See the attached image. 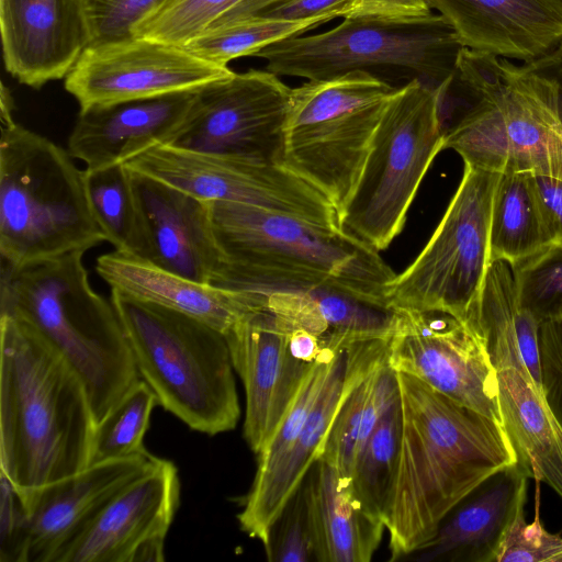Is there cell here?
Returning a JSON list of instances; mask_svg holds the SVG:
<instances>
[{"instance_id": "7402d4cb", "label": "cell", "mask_w": 562, "mask_h": 562, "mask_svg": "<svg viewBox=\"0 0 562 562\" xmlns=\"http://www.w3.org/2000/svg\"><path fill=\"white\" fill-rule=\"evenodd\" d=\"M528 479L519 461L492 474L447 514L412 559L498 562L513 525L525 513Z\"/></svg>"}, {"instance_id": "d6986e66", "label": "cell", "mask_w": 562, "mask_h": 562, "mask_svg": "<svg viewBox=\"0 0 562 562\" xmlns=\"http://www.w3.org/2000/svg\"><path fill=\"white\" fill-rule=\"evenodd\" d=\"M156 459L147 451L91 464L20 495L29 514L27 562H57L103 507L151 468Z\"/></svg>"}, {"instance_id": "5b68a950", "label": "cell", "mask_w": 562, "mask_h": 562, "mask_svg": "<svg viewBox=\"0 0 562 562\" xmlns=\"http://www.w3.org/2000/svg\"><path fill=\"white\" fill-rule=\"evenodd\" d=\"M454 79L475 102L445 131L443 149L479 169L562 179V120L552 78L463 47Z\"/></svg>"}, {"instance_id": "ee69618b", "label": "cell", "mask_w": 562, "mask_h": 562, "mask_svg": "<svg viewBox=\"0 0 562 562\" xmlns=\"http://www.w3.org/2000/svg\"><path fill=\"white\" fill-rule=\"evenodd\" d=\"M428 0H350L341 18L413 20L430 15Z\"/></svg>"}, {"instance_id": "44dd1931", "label": "cell", "mask_w": 562, "mask_h": 562, "mask_svg": "<svg viewBox=\"0 0 562 562\" xmlns=\"http://www.w3.org/2000/svg\"><path fill=\"white\" fill-rule=\"evenodd\" d=\"M7 71L34 89L66 78L88 46L78 0H0Z\"/></svg>"}, {"instance_id": "603a6c76", "label": "cell", "mask_w": 562, "mask_h": 562, "mask_svg": "<svg viewBox=\"0 0 562 562\" xmlns=\"http://www.w3.org/2000/svg\"><path fill=\"white\" fill-rule=\"evenodd\" d=\"M462 46L525 63L562 42V0H428Z\"/></svg>"}, {"instance_id": "ba28073f", "label": "cell", "mask_w": 562, "mask_h": 562, "mask_svg": "<svg viewBox=\"0 0 562 562\" xmlns=\"http://www.w3.org/2000/svg\"><path fill=\"white\" fill-rule=\"evenodd\" d=\"M464 46L439 14L413 20L346 18L336 27L315 35H296L271 44L255 57L277 76L329 79L349 71L418 80L447 93Z\"/></svg>"}, {"instance_id": "e0dca14e", "label": "cell", "mask_w": 562, "mask_h": 562, "mask_svg": "<svg viewBox=\"0 0 562 562\" xmlns=\"http://www.w3.org/2000/svg\"><path fill=\"white\" fill-rule=\"evenodd\" d=\"M389 338L342 345L334 359L325 385L304 425L285 450L272 462L257 465L252 485L237 518L243 531L269 542L272 525L325 450L333 422L353 386L386 358Z\"/></svg>"}, {"instance_id": "30bf717a", "label": "cell", "mask_w": 562, "mask_h": 562, "mask_svg": "<svg viewBox=\"0 0 562 562\" xmlns=\"http://www.w3.org/2000/svg\"><path fill=\"white\" fill-rule=\"evenodd\" d=\"M443 95L418 80L396 89L339 214L342 229L378 251L402 232L423 178L443 149Z\"/></svg>"}, {"instance_id": "7bdbcfd3", "label": "cell", "mask_w": 562, "mask_h": 562, "mask_svg": "<svg viewBox=\"0 0 562 562\" xmlns=\"http://www.w3.org/2000/svg\"><path fill=\"white\" fill-rule=\"evenodd\" d=\"M350 0H284L254 16L326 23L342 15ZM251 18V16H250Z\"/></svg>"}, {"instance_id": "6da1fadb", "label": "cell", "mask_w": 562, "mask_h": 562, "mask_svg": "<svg viewBox=\"0 0 562 562\" xmlns=\"http://www.w3.org/2000/svg\"><path fill=\"white\" fill-rule=\"evenodd\" d=\"M396 373L402 436L384 515L392 560L407 558L422 548L462 498L518 461L503 425L417 378Z\"/></svg>"}, {"instance_id": "bcb514c9", "label": "cell", "mask_w": 562, "mask_h": 562, "mask_svg": "<svg viewBox=\"0 0 562 562\" xmlns=\"http://www.w3.org/2000/svg\"><path fill=\"white\" fill-rule=\"evenodd\" d=\"M13 99L9 89L1 85V122L13 121L12 117Z\"/></svg>"}, {"instance_id": "f1b7e54d", "label": "cell", "mask_w": 562, "mask_h": 562, "mask_svg": "<svg viewBox=\"0 0 562 562\" xmlns=\"http://www.w3.org/2000/svg\"><path fill=\"white\" fill-rule=\"evenodd\" d=\"M504 427L529 479L562 498V427L531 379L516 369L497 371Z\"/></svg>"}, {"instance_id": "277c9868", "label": "cell", "mask_w": 562, "mask_h": 562, "mask_svg": "<svg viewBox=\"0 0 562 562\" xmlns=\"http://www.w3.org/2000/svg\"><path fill=\"white\" fill-rule=\"evenodd\" d=\"M83 254L19 269L1 265V314L26 323L66 357L98 424L140 376L111 300L90 285Z\"/></svg>"}, {"instance_id": "8fae6325", "label": "cell", "mask_w": 562, "mask_h": 562, "mask_svg": "<svg viewBox=\"0 0 562 562\" xmlns=\"http://www.w3.org/2000/svg\"><path fill=\"white\" fill-rule=\"evenodd\" d=\"M501 173L464 164L441 221L416 259L390 281L393 308L447 313L464 321L490 260V221Z\"/></svg>"}, {"instance_id": "2e32d148", "label": "cell", "mask_w": 562, "mask_h": 562, "mask_svg": "<svg viewBox=\"0 0 562 562\" xmlns=\"http://www.w3.org/2000/svg\"><path fill=\"white\" fill-rule=\"evenodd\" d=\"M233 72L182 45L134 36L87 46L66 76L65 88L82 110L195 91Z\"/></svg>"}, {"instance_id": "3957f363", "label": "cell", "mask_w": 562, "mask_h": 562, "mask_svg": "<svg viewBox=\"0 0 562 562\" xmlns=\"http://www.w3.org/2000/svg\"><path fill=\"white\" fill-rule=\"evenodd\" d=\"M209 212L222 257L212 285L260 293L335 285L389 305L395 273L353 234L236 202L209 201Z\"/></svg>"}, {"instance_id": "ffe728a7", "label": "cell", "mask_w": 562, "mask_h": 562, "mask_svg": "<svg viewBox=\"0 0 562 562\" xmlns=\"http://www.w3.org/2000/svg\"><path fill=\"white\" fill-rule=\"evenodd\" d=\"M128 170L147 244L146 260L213 284L222 257L212 232L209 201Z\"/></svg>"}, {"instance_id": "d590c367", "label": "cell", "mask_w": 562, "mask_h": 562, "mask_svg": "<svg viewBox=\"0 0 562 562\" xmlns=\"http://www.w3.org/2000/svg\"><path fill=\"white\" fill-rule=\"evenodd\" d=\"M512 267L519 304L541 324L562 318V243Z\"/></svg>"}, {"instance_id": "4316f807", "label": "cell", "mask_w": 562, "mask_h": 562, "mask_svg": "<svg viewBox=\"0 0 562 562\" xmlns=\"http://www.w3.org/2000/svg\"><path fill=\"white\" fill-rule=\"evenodd\" d=\"M484 347L496 371L516 369L542 395L540 324L519 304L512 267L492 261L476 300L463 321Z\"/></svg>"}, {"instance_id": "7dc6e473", "label": "cell", "mask_w": 562, "mask_h": 562, "mask_svg": "<svg viewBox=\"0 0 562 562\" xmlns=\"http://www.w3.org/2000/svg\"><path fill=\"white\" fill-rule=\"evenodd\" d=\"M555 49L562 54V42L555 47Z\"/></svg>"}, {"instance_id": "8d00e7d4", "label": "cell", "mask_w": 562, "mask_h": 562, "mask_svg": "<svg viewBox=\"0 0 562 562\" xmlns=\"http://www.w3.org/2000/svg\"><path fill=\"white\" fill-rule=\"evenodd\" d=\"M243 0H170L140 23L134 36L186 45Z\"/></svg>"}, {"instance_id": "74e56055", "label": "cell", "mask_w": 562, "mask_h": 562, "mask_svg": "<svg viewBox=\"0 0 562 562\" xmlns=\"http://www.w3.org/2000/svg\"><path fill=\"white\" fill-rule=\"evenodd\" d=\"M85 16L88 46L134 37L137 26L170 0H78Z\"/></svg>"}, {"instance_id": "e575fe53", "label": "cell", "mask_w": 562, "mask_h": 562, "mask_svg": "<svg viewBox=\"0 0 562 562\" xmlns=\"http://www.w3.org/2000/svg\"><path fill=\"white\" fill-rule=\"evenodd\" d=\"M156 404V394L139 379L95 424L89 465L147 452L143 441Z\"/></svg>"}, {"instance_id": "9c48e42d", "label": "cell", "mask_w": 562, "mask_h": 562, "mask_svg": "<svg viewBox=\"0 0 562 562\" xmlns=\"http://www.w3.org/2000/svg\"><path fill=\"white\" fill-rule=\"evenodd\" d=\"M397 88L357 70L292 89L280 165L325 194L340 214Z\"/></svg>"}, {"instance_id": "f6af8a7d", "label": "cell", "mask_w": 562, "mask_h": 562, "mask_svg": "<svg viewBox=\"0 0 562 562\" xmlns=\"http://www.w3.org/2000/svg\"><path fill=\"white\" fill-rule=\"evenodd\" d=\"M535 177L554 243H562V179Z\"/></svg>"}, {"instance_id": "7c38bea8", "label": "cell", "mask_w": 562, "mask_h": 562, "mask_svg": "<svg viewBox=\"0 0 562 562\" xmlns=\"http://www.w3.org/2000/svg\"><path fill=\"white\" fill-rule=\"evenodd\" d=\"M204 201H227L288 213L341 228L333 202L277 162L156 145L124 164Z\"/></svg>"}, {"instance_id": "4fadbf2b", "label": "cell", "mask_w": 562, "mask_h": 562, "mask_svg": "<svg viewBox=\"0 0 562 562\" xmlns=\"http://www.w3.org/2000/svg\"><path fill=\"white\" fill-rule=\"evenodd\" d=\"M224 335L245 390L243 436L258 454L278 431L330 342L294 326L266 303L246 313Z\"/></svg>"}, {"instance_id": "52a82bcc", "label": "cell", "mask_w": 562, "mask_h": 562, "mask_svg": "<svg viewBox=\"0 0 562 562\" xmlns=\"http://www.w3.org/2000/svg\"><path fill=\"white\" fill-rule=\"evenodd\" d=\"M110 300L138 374L158 404L195 431L233 430L240 405L225 335L191 315L113 289Z\"/></svg>"}, {"instance_id": "7a4b0ae2", "label": "cell", "mask_w": 562, "mask_h": 562, "mask_svg": "<svg viewBox=\"0 0 562 562\" xmlns=\"http://www.w3.org/2000/svg\"><path fill=\"white\" fill-rule=\"evenodd\" d=\"M95 422L80 375L26 323L0 316V472L20 495L89 465Z\"/></svg>"}, {"instance_id": "b9f144b4", "label": "cell", "mask_w": 562, "mask_h": 562, "mask_svg": "<svg viewBox=\"0 0 562 562\" xmlns=\"http://www.w3.org/2000/svg\"><path fill=\"white\" fill-rule=\"evenodd\" d=\"M538 341L542 396L562 427V318L541 323Z\"/></svg>"}, {"instance_id": "ac0fdd59", "label": "cell", "mask_w": 562, "mask_h": 562, "mask_svg": "<svg viewBox=\"0 0 562 562\" xmlns=\"http://www.w3.org/2000/svg\"><path fill=\"white\" fill-rule=\"evenodd\" d=\"M179 497L177 467L157 458L103 507L57 562L164 561L165 539Z\"/></svg>"}, {"instance_id": "9a60e30c", "label": "cell", "mask_w": 562, "mask_h": 562, "mask_svg": "<svg viewBox=\"0 0 562 562\" xmlns=\"http://www.w3.org/2000/svg\"><path fill=\"white\" fill-rule=\"evenodd\" d=\"M394 310L390 367L504 426L497 371L469 326L447 313Z\"/></svg>"}, {"instance_id": "1f68e13d", "label": "cell", "mask_w": 562, "mask_h": 562, "mask_svg": "<svg viewBox=\"0 0 562 562\" xmlns=\"http://www.w3.org/2000/svg\"><path fill=\"white\" fill-rule=\"evenodd\" d=\"M94 217L115 250L146 260L147 244L130 170L124 164L85 169Z\"/></svg>"}, {"instance_id": "60d3db41", "label": "cell", "mask_w": 562, "mask_h": 562, "mask_svg": "<svg viewBox=\"0 0 562 562\" xmlns=\"http://www.w3.org/2000/svg\"><path fill=\"white\" fill-rule=\"evenodd\" d=\"M27 509L12 482L0 472V562H27Z\"/></svg>"}, {"instance_id": "8992f818", "label": "cell", "mask_w": 562, "mask_h": 562, "mask_svg": "<svg viewBox=\"0 0 562 562\" xmlns=\"http://www.w3.org/2000/svg\"><path fill=\"white\" fill-rule=\"evenodd\" d=\"M102 241L85 170L68 149L14 121L1 122V265L19 269Z\"/></svg>"}, {"instance_id": "cb8c5ba5", "label": "cell", "mask_w": 562, "mask_h": 562, "mask_svg": "<svg viewBox=\"0 0 562 562\" xmlns=\"http://www.w3.org/2000/svg\"><path fill=\"white\" fill-rule=\"evenodd\" d=\"M195 91L82 109L69 135L68 151L87 169L125 164L167 142L187 115Z\"/></svg>"}, {"instance_id": "83f0119b", "label": "cell", "mask_w": 562, "mask_h": 562, "mask_svg": "<svg viewBox=\"0 0 562 562\" xmlns=\"http://www.w3.org/2000/svg\"><path fill=\"white\" fill-rule=\"evenodd\" d=\"M263 294L271 311L328 342L389 338L394 322L393 307L335 285Z\"/></svg>"}, {"instance_id": "d4e9b609", "label": "cell", "mask_w": 562, "mask_h": 562, "mask_svg": "<svg viewBox=\"0 0 562 562\" xmlns=\"http://www.w3.org/2000/svg\"><path fill=\"white\" fill-rule=\"evenodd\" d=\"M98 274L127 296L191 315L225 334L265 295L200 283L117 250L97 259Z\"/></svg>"}, {"instance_id": "4dcf8cb0", "label": "cell", "mask_w": 562, "mask_h": 562, "mask_svg": "<svg viewBox=\"0 0 562 562\" xmlns=\"http://www.w3.org/2000/svg\"><path fill=\"white\" fill-rule=\"evenodd\" d=\"M398 396L397 373L385 358L353 386L342 402L321 458L342 475L351 477L360 450L383 414Z\"/></svg>"}, {"instance_id": "f35d334b", "label": "cell", "mask_w": 562, "mask_h": 562, "mask_svg": "<svg viewBox=\"0 0 562 562\" xmlns=\"http://www.w3.org/2000/svg\"><path fill=\"white\" fill-rule=\"evenodd\" d=\"M265 550L270 562L316 561L303 483L291 495L272 525L269 542Z\"/></svg>"}, {"instance_id": "f546056e", "label": "cell", "mask_w": 562, "mask_h": 562, "mask_svg": "<svg viewBox=\"0 0 562 562\" xmlns=\"http://www.w3.org/2000/svg\"><path fill=\"white\" fill-rule=\"evenodd\" d=\"M553 243L536 177L501 173L490 221L491 262L503 260L514 266Z\"/></svg>"}, {"instance_id": "d6a6232c", "label": "cell", "mask_w": 562, "mask_h": 562, "mask_svg": "<svg viewBox=\"0 0 562 562\" xmlns=\"http://www.w3.org/2000/svg\"><path fill=\"white\" fill-rule=\"evenodd\" d=\"M401 436L398 396L374 427L351 471L356 497L368 513L383 521L396 476Z\"/></svg>"}, {"instance_id": "484cf974", "label": "cell", "mask_w": 562, "mask_h": 562, "mask_svg": "<svg viewBox=\"0 0 562 562\" xmlns=\"http://www.w3.org/2000/svg\"><path fill=\"white\" fill-rule=\"evenodd\" d=\"M312 525L315 560L318 562H369L385 529L356 497L351 477L342 475L323 458L304 476Z\"/></svg>"}, {"instance_id": "ab89813d", "label": "cell", "mask_w": 562, "mask_h": 562, "mask_svg": "<svg viewBox=\"0 0 562 562\" xmlns=\"http://www.w3.org/2000/svg\"><path fill=\"white\" fill-rule=\"evenodd\" d=\"M498 562H562V536L549 532L538 516L527 522L524 513L513 525Z\"/></svg>"}, {"instance_id": "5bb4252c", "label": "cell", "mask_w": 562, "mask_h": 562, "mask_svg": "<svg viewBox=\"0 0 562 562\" xmlns=\"http://www.w3.org/2000/svg\"><path fill=\"white\" fill-rule=\"evenodd\" d=\"M291 91L269 70L233 72L195 91L187 115L165 144L280 164Z\"/></svg>"}, {"instance_id": "836d02e7", "label": "cell", "mask_w": 562, "mask_h": 562, "mask_svg": "<svg viewBox=\"0 0 562 562\" xmlns=\"http://www.w3.org/2000/svg\"><path fill=\"white\" fill-rule=\"evenodd\" d=\"M318 24L323 23L251 16L213 23L183 46L207 61L227 66L235 58L254 56L271 44L301 35Z\"/></svg>"}]
</instances>
